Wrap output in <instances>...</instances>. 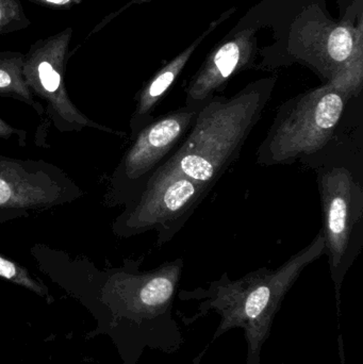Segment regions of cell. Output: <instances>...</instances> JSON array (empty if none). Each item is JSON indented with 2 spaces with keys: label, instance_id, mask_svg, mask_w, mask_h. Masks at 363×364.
Instances as JSON below:
<instances>
[{
  "label": "cell",
  "instance_id": "obj_7",
  "mask_svg": "<svg viewBox=\"0 0 363 364\" xmlns=\"http://www.w3.org/2000/svg\"><path fill=\"white\" fill-rule=\"evenodd\" d=\"M296 46L290 53L326 82L332 83L352 100L363 87V25L337 23L325 17L309 18L292 34Z\"/></svg>",
  "mask_w": 363,
  "mask_h": 364
},
{
  "label": "cell",
  "instance_id": "obj_4",
  "mask_svg": "<svg viewBox=\"0 0 363 364\" xmlns=\"http://www.w3.org/2000/svg\"><path fill=\"white\" fill-rule=\"evenodd\" d=\"M351 100L326 82L283 102L258 147V166H291L318 155L334 138Z\"/></svg>",
  "mask_w": 363,
  "mask_h": 364
},
{
  "label": "cell",
  "instance_id": "obj_6",
  "mask_svg": "<svg viewBox=\"0 0 363 364\" xmlns=\"http://www.w3.org/2000/svg\"><path fill=\"white\" fill-rule=\"evenodd\" d=\"M211 190L163 162L126 201L113 223V233L131 237L153 230L158 245H164L183 229Z\"/></svg>",
  "mask_w": 363,
  "mask_h": 364
},
{
  "label": "cell",
  "instance_id": "obj_15",
  "mask_svg": "<svg viewBox=\"0 0 363 364\" xmlns=\"http://www.w3.org/2000/svg\"><path fill=\"white\" fill-rule=\"evenodd\" d=\"M30 25L21 0H0V36L21 31Z\"/></svg>",
  "mask_w": 363,
  "mask_h": 364
},
{
  "label": "cell",
  "instance_id": "obj_11",
  "mask_svg": "<svg viewBox=\"0 0 363 364\" xmlns=\"http://www.w3.org/2000/svg\"><path fill=\"white\" fill-rule=\"evenodd\" d=\"M255 30H242L217 45L185 90V106H202L223 91L228 81L255 60Z\"/></svg>",
  "mask_w": 363,
  "mask_h": 364
},
{
  "label": "cell",
  "instance_id": "obj_14",
  "mask_svg": "<svg viewBox=\"0 0 363 364\" xmlns=\"http://www.w3.org/2000/svg\"><path fill=\"white\" fill-rule=\"evenodd\" d=\"M0 278L8 280L16 286L34 293L38 296L42 297L48 305L53 304V297L51 296L47 286L33 277L28 271L27 267L1 256V255H0Z\"/></svg>",
  "mask_w": 363,
  "mask_h": 364
},
{
  "label": "cell",
  "instance_id": "obj_9",
  "mask_svg": "<svg viewBox=\"0 0 363 364\" xmlns=\"http://www.w3.org/2000/svg\"><path fill=\"white\" fill-rule=\"evenodd\" d=\"M72 28L40 38L23 55V74L32 95L45 102L44 115L60 132H80L85 128L121 134L83 114L66 90L65 70L70 60Z\"/></svg>",
  "mask_w": 363,
  "mask_h": 364
},
{
  "label": "cell",
  "instance_id": "obj_1",
  "mask_svg": "<svg viewBox=\"0 0 363 364\" xmlns=\"http://www.w3.org/2000/svg\"><path fill=\"white\" fill-rule=\"evenodd\" d=\"M143 259L99 272L100 301L110 312L111 331L125 364H136L145 350L175 354L185 338L173 309L183 276V258L141 271Z\"/></svg>",
  "mask_w": 363,
  "mask_h": 364
},
{
  "label": "cell",
  "instance_id": "obj_12",
  "mask_svg": "<svg viewBox=\"0 0 363 364\" xmlns=\"http://www.w3.org/2000/svg\"><path fill=\"white\" fill-rule=\"evenodd\" d=\"M236 8L229 9L221 15L219 18L210 23L208 29L205 30L190 46L185 50L181 51L172 61L164 65L144 87H142L138 95H136V105L131 119L129 122L130 132H131V140L136 138V134L153 121V111L160 102L163 100L164 96L168 93V90L173 87L175 81L178 78L179 75L183 72L185 66L187 65L189 60L191 59L193 53H195L197 47L202 44V41L211 34V32L221 25L224 21L229 18Z\"/></svg>",
  "mask_w": 363,
  "mask_h": 364
},
{
  "label": "cell",
  "instance_id": "obj_3",
  "mask_svg": "<svg viewBox=\"0 0 363 364\" xmlns=\"http://www.w3.org/2000/svg\"><path fill=\"white\" fill-rule=\"evenodd\" d=\"M275 82V78L261 79L232 98L215 96L164 162L188 178L213 188L240 156L270 102Z\"/></svg>",
  "mask_w": 363,
  "mask_h": 364
},
{
  "label": "cell",
  "instance_id": "obj_16",
  "mask_svg": "<svg viewBox=\"0 0 363 364\" xmlns=\"http://www.w3.org/2000/svg\"><path fill=\"white\" fill-rule=\"evenodd\" d=\"M12 138H16L17 142L21 147H25L27 145V132L25 130L13 127L0 117V140L9 141Z\"/></svg>",
  "mask_w": 363,
  "mask_h": 364
},
{
  "label": "cell",
  "instance_id": "obj_2",
  "mask_svg": "<svg viewBox=\"0 0 363 364\" xmlns=\"http://www.w3.org/2000/svg\"><path fill=\"white\" fill-rule=\"evenodd\" d=\"M325 255V239L319 231L306 247L290 257L277 269L260 267L239 279L224 273L208 287L180 290L179 299L197 303L192 318H183L190 325L209 312L220 316L219 326L212 340L234 328L244 331L247 344L246 364H262L261 352L269 339L275 316L290 289L308 265Z\"/></svg>",
  "mask_w": 363,
  "mask_h": 364
},
{
  "label": "cell",
  "instance_id": "obj_10",
  "mask_svg": "<svg viewBox=\"0 0 363 364\" xmlns=\"http://www.w3.org/2000/svg\"><path fill=\"white\" fill-rule=\"evenodd\" d=\"M202 106H183L153 119L134 139L111 178L110 195L117 203L129 200L156 168L181 144Z\"/></svg>",
  "mask_w": 363,
  "mask_h": 364
},
{
  "label": "cell",
  "instance_id": "obj_18",
  "mask_svg": "<svg viewBox=\"0 0 363 364\" xmlns=\"http://www.w3.org/2000/svg\"><path fill=\"white\" fill-rule=\"evenodd\" d=\"M149 1H153V0H131V1H129L127 4H125L123 8L119 9V10L115 11V12L110 13L108 16L104 17V18L102 19V21H100V23H98V25L96 26L93 30H92L91 33L89 34L87 38H90V36H93V34L99 32L102 28L106 27V26L108 25L110 21H112V19H114L115 17L119 16V15H121L124 11L127 10V9L130 8V6H134V4H146V2Z\"/></svg>",
  "mask_w": 363,
  "mask_h": 364
},
{
  "label": "cell",
  "instance_id": "obj_8",
  "mask_svg": "<svg viewBox=\"0 0 363 364\" xmlns=\"http://www.w3.org/2000/svg\"><path fill=\"white\" fill-rule=\"evenodd\" d=\"M85 194L55 164L0 155V225L70 205Z\"/></svg>",
  "mask_w": 363,
  "mask_h": 364
},
{
  "label": "cell",
  "instance_id": "obj_13",
  "mask_svg": "<svg viewBox=\"0 0 363 364\" xmlns=\"http://www.w3.org/2000/svg\"><path fill=\"white\" fill-rule=\"evenodd\" d=\"M23 53L0 51V97L13 98L31 107L40 117L44 106L34 100L23 74Z\"/></svg>",
  "mask_w": 363,
  "mask_h": 364
},
{
  "label": "cell",
  "instance_id": "obj_5",
  "mask_svg": "<svg viewBox=\"0 0 363 364\" xmlns=\"http://www.w3.org/2000/svg\"><path fill=\"white\" fill-rule=\"evenodd\" d=\"M313 170L321 198L325 255L340 320L342 284L362 248V173L349 164H326Z\"/></svg>",
  "mask_w": 363,
  "mask_h": 364
},
{
  "label": "cell",
  "instance_id": "obj_17",
  "mask_svg": "<svg viewBox=\"0 0 363 364\" xmlns=\"http://www.w3.org/2000/svg\"><path fill=\"white\" fill-rule=\"evenodd\" d=\"M29 1L44 8L53 9V10H70L74 6H79L82 0H29Z\"/></svg>",
  "mask_w": 363,
  "mask_h": 364
}]
</instances>
